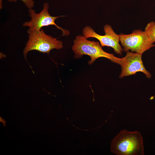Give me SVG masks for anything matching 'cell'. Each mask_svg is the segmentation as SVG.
I'll list each match as a JSON object with an SVG mask.
<instances>
[{"label":"cell","mask_w":155,"mask_h":155,"mask_svg":"<svg viewBox=\"0 0 155 155\" xmlns=\"http://www.w3.org/2000/svg\"><path fill=\"white\" fill-rule=\"evenodd\" d=\"M111 152L117 155H143V138L137 131L121 130L112 140Z\"/></svg>","instance_id":"obj_1"},{"label":"cell","mask_w":155,"mask_h":155,"mask_svg":"<svg viewBox=\"0 0 155 155\" xmlns=\"http://www.w3.org/2000/svg\"><path fill=\"white\" fill-rule=\"evenodd\" d=\"M102 47L98 42L90 40L80 35L76 36L71 48L75 59L80 58L84 55L89 56L90 60L88 63L90 65H92L97 59L104 57L120 65L123 58L117 57L113 54L105 52Z\"/></svg>","instance_id":"obj_2"},{"label":"cell","mask_w":155,"mask_h":155,"mask_svg":"<svg viewBox=\"0 0 155 155\" xmlns=\"http://www.w3.org/2000/svg\"><path fill=\"white\" fill-rule=\"evenodd\" d=\"M27 32L28 39L23 53L26 59L28 53L31 51L49 54L53 49L59 50L63 47L62 41L46 34L42 29L38 31L28 30Z\"/></svg>","instance_id":"obj_3"},{"label":"cell","mask_w":155,"mask_h":155,"mask_svg":"<svg viewBox=\"0 0 155 155\" xmlns=\"http://www.w3.org/2000/svg\"><path fill=\"white\" fill-rule=\"evenodd\" d=\"M120 42L123 50L126 52L131 51L142 55L146 51L155 46L145 31L135 30L128 34L121 33Z\"/></svg>","instance_id":"obj_4"},{"label":"cell","mask_w":155,"mask_h":155,"mask_svg":"<svg viewBox=\"0 0 155 155\" xmlns=\"http://www.w3.org/2000/svg\"><path fill=\"white\" fill-rule=\"evenodd\" d=\"M49 5L47 3H44L43 8L39 13H36L35 11L32 9H29V16L31 18L30 21L24 22L23 27H28V31L40 30L43 27L50 25H54L58 29L62 31L63 36H67L69 34V31L58 26L55 23V20L58 18L65 16H53L48 11Z\"/></svg>","instance_id":"obj_5"},{"label":"cell","mask_w":155,"mask_h":155,"mask_svg":"<svg viewBox=\"0 0 155 155\" xmlns=\"http://www.w3.org/2000/svg\"><path fill=\"white\" fill-rule=\"evenodd\" d=\"M104 30L105 34L101 35L96 33L90 26H86L83 30V36L87 38H96L99 40L101 46L111 47L116 54H122L123 50L119 43V35L114 31L109 25H105L104 26Z\"/></svg>","instance_id":"obj_6"},{"label":"cell","mask_w":155,"mask_h":155,"mask_svg":"<svg viewBox=\"0 0 155 155\" xmlns=\"http://www.w3.org/2000/svg\"><path fill=\"white\" fill-rule=\"evenodd\" d=\"M142 55L131 51L127 52L126 55L123 57V60L120 65L121 71L119 78L133 75L139 72L143 73L147 78L151 77V73L146 69L144 65Z\"/></svg>","instance_id":"obj_7"},{"label":"cell","mask_w":155,"mask_h":155,"mask_svg":"<svg viewBox=\"0 0 155 155\" xmlns=\"http://www.w3.org/2000/svg\"><path fill=\"white\" fill-rule=\"evenodd\" d=\"M145 31L152 42H155V22H149L145 28Z\"/></svg>","instance_id":"obj_8"},{"label":"cell","mask_w":155,"mask_h":155,"mask_svg":"<svg viewBox=\"0 0 155 155\" xmlns=\"http://www.w3.org/2000/svg\"><path fill=\"white\" fill-rule=\"evenodd\" d=\"M9 2H16L17 0H7ZM22 1L26 7L29 9L34 7L35 2L33 0H20Z\"/></svg>","instance_id":"obj_9"},{"label":"cell","mask_w":155,"mask_h":155,"mask_svg":"<svg viewBox=\"0 0 155 155\" xmlns=\"http://www.w3.org/2000/svg\"><path fill=\"white\" fill-rule=\"evenodd\" d=\"M2 120H3V121H2V120H0V121H1V122H2L3 123V125H4V126H5V123H6V121L3 119H2Z\"/></svg>","instance_id":"obj_10"}]
</instances>
